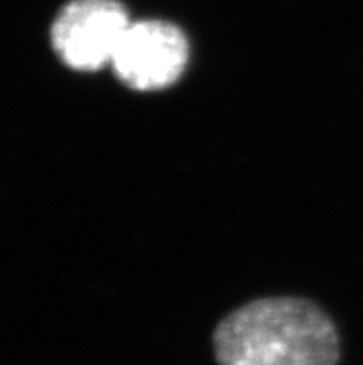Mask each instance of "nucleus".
Wrapping results in <instances>:
<instances>
[{"instance_id": "nucleus-2", "label": "nucleus", "mask_w": 363, "mask_h": 365, "mask_svg": "<svg viewBox=\"0 0 363 365\" xmlns=\"http://www.w3.org/2000/svg\"><path fill=\"white\" fill-rule=\"evenodd\" d=\"M130 23L117 0H71L51 26L52 48L69 69L98 71L111 65Z\"/></svg>"}, {"instance_id": "nucleus-3", "label": "nucleus", "mask_w": 363, "mask_h": 365, "mask_svg": "<svg viewBox=\"0 0 363 365\" xmlns=\"http://www.w3.org/2000/svg\"><path fill=\"white\" fill-rule=\"evenodd\" d=\"M189 60V43L176 24L136 21L126 28L111 67L117 78L136 91L165 89L182 76Z\"/></svg>"}, {"instance_id": "nucleus-1", "label": "nucleus", "mask_w": 363, "mask_h": 365, "mask_svg": "<svg viewBox=\"0 0 363 365\" xmlns=\"http://www.w3.org/2000/svg\"><path fill=\"white\" fill-rule=\"evenodd\" d=\"M219 365H337L339 336L324 312L295 297H272L230 312L213 332Z\"/></svg>"}]
</instances>
